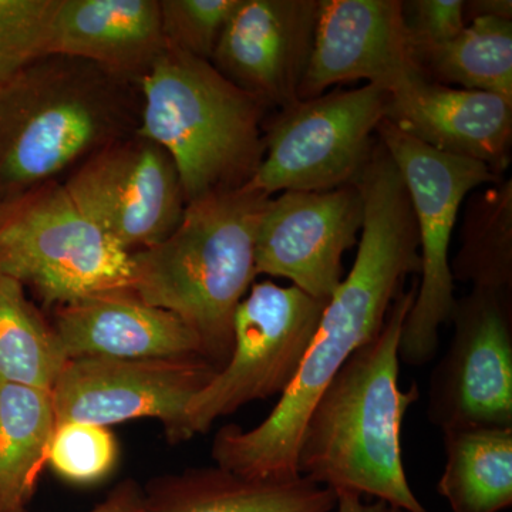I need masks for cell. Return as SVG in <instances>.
Here are the masks:
<instances>
[{"instance_id": "29", "label": "cell", "mask_w": 512, "mask_h": 512, "mask_svg": "<svg viewBox=\"0 0 512 512\" xmlns=\"http://www.w3.org/2000/svg\"><path fill=\"white\" fill-rule=\"evenodd\" d=\"M90 512H153L148 503L146 491L134 481H124L117 485L103 503Z\"/></svg>"}, {"instance_id": "13", "label": "cell", "mask_w": 512, "mask_h": 512, "mask_svg": "<svg viewBox=\"0 0 512 512\" xmlns=\"http://www.w3.org/2000/svg\"><path fill=\"white\" fill-rule=\"evenodd\" d=\"M363 218L356 184L269 198L256 229V274L289 279L328 302L343 281V255L359 244Z\"/></svg>"}, {"instance_id": "9", "label": "cell", "mask_w": 512, "mask_h": 512, "mask_svg": "<svg viewBox=\"0 0 512 512\" xmlns=\"http://www.w3.org/2000/svg\"><path fill=\"white\" fill-rule=\"evenodd\" d=\"M325 301L296 286L255 282L234 318L231 356L185 413L188 439L245 404L282 396L311 345Z\"/></svg>"}, {"instance_id": "28", "label": "cell", "mask_w": 512, "mask_h": 512, "mask_svg": "<svg viewBox=\"0 0 512 512\" xmlns=\"http://www.w3.org/2000/svg\"><path fill=\"white\" fill-rule=\"evenodd\" d=\"M464 0H412L403 2L410 47L441 45L466 28Z\"/></svg>"}, {"instance_id": "18", "label": "cell", "mask_w": 512, "mask_h": 512, "mask_svg": "<svg viewBox=\"0 0 512 512\" xmlns=\"http://www.w3.org/2000/svg\"><path fill=\"white\" fill-rule=\"evenodd\" d=\"M165 49L160 0H60L47 56L84 60L140 84Z\"/></svg>"}, {"instance_id": "15", "label": "cell", "mask_w": 512, "mask_h": 512, "mask_svg": "<svg viewBox=\"0 0 512 512\" xmlns=\"http://www.w3.org/2000/svg\"><path fill=\"white\" fill-rule=\"evenodd\" d=\"M319 0H238L211 64L229 82L281 110L299 101Z\"/></svg>"}, {"instance_id": "10", "label": "cell", "mask_w": 512, "mask_h": 512, "mask_svg": "<svg viewBox=\"0 0 512 512\" xmlns=\"http://www.w3.org/2000/svg\"><path fill=\"white\" fill-rule=\"evenodd\" d=\"M453 338L429 380L427 419L441 433L512 427V291L456 299Z\"/></svg>"}, {"instance_id": "20", "label": "cell", "mask_w": 512, "mask_h": 512, "mask_svg": "<svg viewBox=\"0 0 512 512\" xmlns=\"http://www.w3.org/2000/svg\"><path fill=\"white\" fill-rule=\"evenodd\" d=\"M56 429L50 390L0 384V512L25 511Z\"/></svg>"}, {"instance_id": "5", "label": "cell", "mask_w": 512, "mask_h": 512, "mask_svg": "<svg viewBox=\"0 0 512 512\" xmlns=\"http://www.w3.org/2000/svg\"><path fill=\"white\" fill-rule=\"evenodd\" d=\"M137 134L173 158L185 200L245 187L264 157L268 107L210 60L164 50L140 82Z\"/></svg>"}, {"instance_id": "26", "label": "cell", "mask_w": 512, "mask_h": 512, "mask_svg": "<svg viewBox=\"0 0 512 512\" xmlns=\"http://www.w3.org/2000/svg\"><path fill=\"white\" fill-rule=\"evenodd\" d=\"M119 447L107 427L89 423L57 426L49 451V464L64 480L93 484L116 467Z\"/></svg>"}, {"instance_id": "24", "label": "cell", "mask_w": 512, "mask_h": 512, "mask_svg": "<svg viewBox=\"0 0 512 512\" xmlns=\"http://www.w3.org/2000/svg\"><path fill=\"white\" fill-rule=\"evenodd\" d=\"M25 289L0 274V384L52 390L67 357L53 326L29 301Z\"/></svg>"}, {"instance_id": "22", "label": "cell", "mask_w": 512, "mask_h": 512, "mask_svg": "<svg viewBox=\"0 0 512 512\" xmlns=\"http://www.w3.org/2000/svg\"><path fill=\"white\" fill-rule=\"evenodd\" d=\"M430 82L512 101V20L476 18L454 39L412 50Z\"/></svg>"}, {"instance_id": "32", "label": "cell", "mask_w": 512, "mask_h": 512, "mask_svg": "<svg viewBox=\"0 0 512 512\" xmlns=\"http://www.w3.org/2000/svg\"><path fill=\"white\" fill-rule=\"evenodd\" d=\"M383 512H406V511L400 510V508L390 507V505H386V508H384Z\"/></svg>"}, {"instance_id": "7", "label": "cell", "mask_w": 512, "mask_h": 512, "mask_svg": "<svg viewBox=\"0 0 512 512\" xmlns=\"http://www.w3.org/2000/svg\"><path fill=\"white\" fill-rule=\"evenodd\" d=\"M377 140L402 175L419 232L420 282L403 323L400 362L430 363L439 350L440 329L456 305L450 245L461 205L483 185L500 181L488 165L434 150L383 120Z\"/></svg>"}, {"instance_id": "23", "label": "cell", "mask_w": 512, "mask_h": 512, "mask_svg": "<svg viewBox=\"0 0 512 512\" xmlns=\"http://www.w3.org/2000/svg\"><path fill=\"white\" fill-rule=\"evenodd\" d=\"M454 282L512 291V180L501 178L468 198L460 245L450 261Z\"/></svg>"}, {"instance_id": "25", "label": "cell", "mask_w": 512, "mask_h": 512, "mask_svg": "<svg viewBox=\"0 0 512 512\" xmlns=\"http://www.w3.org/2000/svg\"><path fill=\"white\" fill-rule=\"evenodd\" d=\"M60 0H0V86L47 56Z\"/></svg>"}, {"instance_id": "11", "label": "cell", "mask_w": 512, "mask_h": 512, "mask_svg": "<svg viewBox=\"0 0 512 512\" xmlns=\"http://www.w3.org/2000/svg\"><path fill=\"white\" fill-rule=\"evenodd\" d=\"M218 367L201 356L79 357L67 360L52 392L57 426L156 419L173 443L187 441L188 404L217 375Z\"/></svg>"}, {"instance_id": "3", "label": "cell", "mask_w": 512, "mask_h": 512, "mask_svg": "<svg viewBox=\"0 0 512 512\" xmlns=\"http://www.w3.org/2000/svg\"><path fill=\"white\" fill-rule=\"evenodd\" d=\"M140 84L96 64L46 56L0 86V205L62 183L140 127Z\"/></svg>"}, {"instance_id": "2", "label": "cell", "mask_w": 512, "mask_h": 512, "mask_svg": "<svg viewBox=\"0 0 512 512\" xmlns=\"http://www.w3.org/2000/svg\"><path fill=\"white\" fill-rule=\"evenodd\" d=\"M417 282L394 301L382 332L357 350L313 406L296 454L301 477L330 490L370 495L406 512H429L413 493L403 463L407 410L419 384L399 387V345Z\"/></svg>"}, {"instance_id": "12", "label": "cell", "mask_w": 512, "mask_h": 512, "mask_svg": "<svg viewBox=\"0 0 512 512\" xmlns=\"http://www.w3.org/2000/svg\"><path fill=\"white\" fill-rule=\"evenodd\" d=\"M62 183L77 207L130 255L173 234L187 207L173 158L137 133L101 148Z\"/></svg>"}, {"instance_id": "21", "label": "cell", "mask_w": 512, "mask_h": 512, "mask_svg": "<svg viewBox=\"0 0 512 512\" xmlns=\"http://www.w3.org/2000/svg\"><path fill=\"white\" fill-rule=\"evenodd\" d=\"M446 466L437 493L451 512H501L512 504V427L443 433Z\"/></svg>"}, {"instance_id": "8", "label": "cell", "mask_w": 512, "mask_h": 512, "mask_svg": "<svg viewBox=\"0 0 512 512\" xmlns=\"http://www.w3.org/2000/svg\"><path fill=\"white\" fill-rule=\"evenodd\" d=\"M389 92L375 84L336 87L266 119L264 157L245 187L268 197L356 184L386 119Z\"/></svg>"}, {"instance_id": "1", "label": "cell", "mask_w": 512, "mask_h": 512, "mask_svg": "<svg viewBox=\"0 0 512 512\" xmlns=\"http://www.w3.org/2000/svg\"><path fill=\"white\" fill-rule=\"evenodd\" d=\"M356 185L365 218L355 264L326 303L295 379L254 429L228 424L215 434L212 458L238 476L299 477L296 454L313 406L350 357L382 332L406 279L420 274L419 232L409 192L380 141Z\"/></svg>"}, {"instance_id": "30", "label": "cell", "mask_w": 512, "mask_h": 512, "mask_svg": "<svg viewBox=\"0 0 512 512\" xmlns=\"http://www.w3.org/2000/svg\"><path fill=\"white\" fill-rule=\"evenodd\" d=\"M467 23L476 18H501L512 20L511 0H471L464 5Z\"/></svg>"}, {"instance_id": "6", "label": "cell", "mask_w": 512, "mask_h": 512, "mask_svg": "<svg viewBox=\"0 0 512 512\" xmlns=\"http://www.w3.org/2000/svg\"><path fill=\"white\" fill-rule=\"evenodd\" d=\"M0 274L49 308L131 291V255L87 217L63 183L0 205Z\"/></svg>"}, {"instance_id": "4", "label": "cell", "mask_w": 512, "mask_h": 512, "mask_svg": "<svg viewBox=\"0 0 512 512\" xmlns=\"http://www.w3.org/2000/svg\"><path fill=\"white\" fill-rule=\"evenodd\" d=\"M269 198L242 187L188 202L173 234L131 254V291L183 320L218 369L231 356L238 305L258 276L256 229Z\"/></svg>"}, {"instance_id": "19", "label": "cell", "mask_w": 512, "mask_h": 512, "mask_svg": "<svg viewBox=\"0 0 512 512\" xmlns=\"http://www.w3.org/2000/svg\"><path fill=\"white\" fill-rule=\"evenodd\" d=\"M153 512H330L335 491L305 477L247 478L221 467L190 468L151 481Z\"/></svg>"}, {"instance_id": "16", "label": "cell", "mask_w": 512, "mask_h": 512, "mask_svg": "<svg viewBox=\"0 0 512 512\" xmlns=\"http://www.w3.org/2000/svg\"><path fill=\"white\" fill-rule=\"evenodd\" d=\"M441 153L480 161L503 177L511 161L512 101L413 74L389 92L386 119Z\"/></svg>"}, {"instance_id": "31", "label": "cell", "mask_w": 512, "mask_h": 512, "mask_svg": "<svg viewBox=\"0 0 512 512\" xmlns=\"http://www.w3.org/2000/svg\"><path fill=\"white\" fill-rule=\"evenodd\" d=\"M336 494V512H383L386 503L375 501L365 503L362 495L350 493V491H338Z\"/></svg>"}, {"instance_id": "14", "label": "cell", "mask_w": 512, "mask_h": 512, "mask_svg": "<svg viewBox=\"0 0 512 512\" xmlns=\"http://www.w3.org/2000/svg\"><path fill=\"white\" fill-rule=\"evenodd\" d=\"M421 73L413 59L400 0H319L315 36L299 100L343 84L393 90Z\"/></svg>"}, {"instance_id": "27", "label": "cell", "mask_w": 512, "mask_h": 512, "mask_svg": "<svg viewBox=\"0 0 512 512\" xmlns=\"http://www.w3.org/2000/svg\"><path fill=\"white\" fill-rule=\"evenodd\" d=\"M238 0H160L165 45L211 60Z\"/></svg>"}, {"instance_id": "17", "label": "cell", "mask_w": 512, "mask_h": 512, "mask_svg": "<svg viewBox=\"0 0 512 512\" xmlns=\"http://www.w3.org/2000/svg\"><path fill=\"white\" fill-rule=\"evenodd\" d=\"M52 326L67 360L205 357L200 339L183 320L141 301L133 291L100 293L60 306Z\"/></svg>"}]
</instances>
